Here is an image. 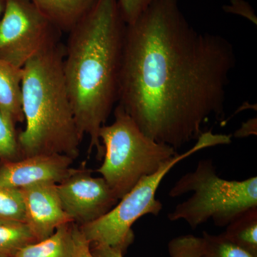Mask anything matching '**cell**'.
<instances>
[{"mask_svg": "<svg viewBox=\"0 0 257 257\" xmlns=\"http://www.w3.org/2000/svg\"><path fill=\"white\" fill-rule=\"evenodd\" d=\"M235 65L229 40L193 28L179 0H155L126 25L118 104L147 136L177 151L224 117Z\"/></svg>", "mask_w": 257, "mask_h": 257, "instance_id": "obj_1", "label": "cell"}, {"mask_svg": "<svg viewBox=\"0 0 257 257\" xmlns=\"http://www.w3.org/2000/svg\"><path fill=\"white\" fill-rule=\"evenodd\" d=\"M126 27L117 0H97L64 46V77L76 123L100 161L99 131L118 102Z\"/></svg>", "mask_w": 257, "mask_h": 257, "instance_id": "obj_2", "label": "cell"}, {"mask_svg": "<svg viewBox=\"0 0 257 257\" xmlns=\"http://www.w3.org/2000/svg\"><path fill=\"white\" fill-rule=\"evenodd\" d=\"M64 46L60 43L23 67L22 105L26 126L18 142L23 157L62 155L75 160L79 133L63 73Z\"/></svg>", "mask_w": 257, "mask_h": 257, "instance_id": "obj_3", "label": "cell"}, {"mask_svg": "<svg viewBox=\"0 0 257 257\" xmlns=\"http://www.w3.org/2000/svg\"><path fill=\"white\" fill-rule=\"evenodd\" d=\"M192 196L168 214L171 221H185L192 229L211 220L228 226L243 213L257 207V177L228 180L218 176L213 160H201L195 170L182 176L169 192L170 197Z\"/></svg>", "mask_w": 257, "mask_h": 257, "instance_id": "obj_4", "label": "cell"}, {"mask_svg": "<svg viewBox=\"0 0 257 257\" xmlns=\"http://www.w3.org/2000/svg\"><path fill=\"white\" fill-rule=\"evenodd\" d=\"M99 139L104 153L96 172L119 200L140 179L155 173L179 154L173 147L147 136L119 104L114 121L100 128Z\"/></svg>", "mask_w": 257, "mask_h": 257, "instance_id": "obj_5", "label": "cell"}, {"mask_svg": "<svg viewBox=\"0 0 257 257\" xmlns=\"http://www.w3.org/2000/svg\"><path fill=\"white\" fill-rule=\"evenodd\" d=\"M231 142L230 135L205 132L190 150L178 154L155 173L140 179L109 212L95 221L79 226V229L91 244L107 245L124 253L135 239L133 224L147 214L158 216L163 209V204L156 198V193L166 175L179 162L200 150L229 145Z\"/></svg>", "mask_w": 257, "mask_h": 257, "instance_id": "obj_6", "label": "cell"}, {"mask_svg": "<svg viewBox=\"0 0 257 257\" xmlns=\"http://www.w3.org/2000/svg\"><path fill=\"white\" fill-rule=\"evenodd\" d=\"M61 33L30 0H5L0 19V59L23 69L61 43Z\"/></svg>", "mask_w": 257, "mask_h": 257, "instance_id": "obj_7", "label": "cell"}, {"mask_svg": "<svg viewBox=\"0 0 257 257\" xmlns=\"http://www.w3.org/2000/svg\"><path fill=\"white\" fill-rule=\"evenodd\" d=\"M57 191L64 211L79 226L99 219L119 201L105 180L89 170L77 169L57 184Z\"/></svg>", "mask_w": 257, "mask_h": 257, "instance_id": "obj_8", "label": "cell"}, {"mask_svg": "<svg viewBox=\"0 0 257 257\" xmlns=\"http://www.w3.org/2000/svg\"><path fill=\"white\" fill-rule=\"evenodd\" d=\"M74 160L62 155H35L0 167V188L21 189L40 182L60 183L75 172Z\"/></svg>", "mask_w": 257, "mask_h": 257, "instance_id": "obj_9", "label": "cell"}, {"mask_svg": "<svg viewBox=\"0 0 257 257\" xmlns=\"http://www.w3.org/2000/svg\"><path fill=\"white\" fill-rule=\"evenodd\" d=\"M26 224L37 241L51 236L62 225L72 223L59 197L57 184L45 182L21 188Z\"/></svg>", "mask_w": 257, "mask_h": 257, "instance_id": "obj_10", "label": "cell"}, {"mask_svg": "<svg viewBox=\"0 0 257 257\" xmlns=\"http://www.w3.org/2000/svg\"><path fill=\"white\" fill-rule=\"evenodd\" d=\"M23 69L0 59V111L6 121L15 127L23 121L22 81Z\"/></svg>", "mask_w": 257, "mask_h": 257, "instance_id": "obj_11", "label": "cell"}, {"mask_svg": "<svg viewBox=\"0 0 257 257\" xmlns=\"http://www.w3.org/2000/svg\"><path fill=\"white\" fill-rule=\"evenodd\" d=\"M61 32H68L97 0H30Z\"/></svg>", "mask_w": 257, "mask_h": 257, "instance_id": "obj_12", "label": "cell"}, {"mask_svg": "<svg viewBox=\"0 0 257 257\" xmlns=\"http://www.w3.org/2000/svg\"><path fill=\"white\" fill-rule=\"evenodd\" d=\"M73 224L62 225L49 237L26 245L13 257H72Z\"/></svg>", "mask_w": 257, "mask_h": 257, "instance_id": "obj_13", "label": "cell"}, {"mask_svg": "<svg viewBox=\"0 0 257 257\" xmlns=\"http://www.w3.org/2000/svg\"><path fill=\"white\" fill-rule=\"evenodd\" d=\"M225 237L257 257V207L248 209L226 226Z\"/></svg>", "mask_w": 257, "mask_h": 257, "instance_id": "obj_14", "label": "cell"}, {"mask_svg": "<svg viewBox=\"0 0 257 257\" xmlns=\"http://www.w3.org/2000/svg\"><path fill=\"white\" fill-rule=\"evenodd\" d=\"M36 241L26 223L0 222V255L13 257L20 248Z\"/></svg>", "mask_w": 257, "mask_h": 257, "instance_id": "obj_15", "label": "cell"}, {"mask_svg": "<svg viewBox=\"0 0 257 257\" xmlns=\"http://www.w3.org/2000/svg\"><path fill=\"white\" fill-rule=\"evenodd\" d=\"M0 222H26V211L21 189L0 188Z\"/></svg>", "mask_w": 257, "mask_h": 257, "instance_id": "obj_16", "label": "cell"}, {"mask_svg": "<svg viewBox=\"0 0 257 257\" xmlns=\"http://www.w3.org/2000/svg\"><path fill=\"white\" fill-rule=\"evenodd\" d=\"M204 248L203 257H256L231 242L223 234L203 232Z\"/></svg>", "mask_w": 257, "mask_h": 257, "instance_id": "obj_17", "label": "cell"}, {"mask_svg": "<svg viewBox=\"0 0 257 257\" xmlns=\"http://www.w3.org/2000/svg\"><path fill=\"white\" fill-rule=\"evenodd\" d=\"M204 248L203 238L192 234L177 236L168 243L170 257H203Z\"/></svg>", "mask_w": 257, "mask_h": 257, "instance_id": "obj_18", "label": "cell"}, {"mask_svg": "<svg viewBox=\"0 0 257 257\" xmlns=\"http://www.w3.org/2000/svg\"><path fill=\"white\" fill-rule=\"evenodd\" d=\"M20 153L15 127L6 121L0 111V159H13Z\"/></svg>", "mask_w": 257, "mask_h": 257, "instance_id": "obj_19", "label": "cell"}, {"mask_svg": "<svg viewBox=\"0 0 257 257\" xmlns=\"http://www.w3.org/2000/svg\"><path fill=\"white\" fill-rule=\"evenodd\" d=\"M155 0H117L120 13L126 25L134 23Z\"/></svg>", "mask_w": 257, "mask_h": 257, "instance_id": "obj_20", "label": "cell"}, {"mask_svg": "<svg viewBox=\"0 0 257 257\" xmlns=\"http://www.w3.org/2000/svg\"><path fill=\"white\" fill-rule=\"evenodd\" d=\"M73 251L72 257H93L91 251V243L82 232L78 224L74 223L72 227Z\"/></svg>", "mask_w": 257, "mask_h": 257, "instance_id": "obj_21", "label": "cell"}, {"mask_svg": "<svg viewBox=\"0 0 257 257\" xmlns=\"http://www.w3.org/2000/svg\"><path fill=\"white\" fill-rule=\"evenodd\" d=\"M223 9L226 13L239 15L256 25L257 18L254 11L245 0H230L229 4L225 5Z\"/></svg>", "mask_w": 257, "mask_h": 257, "instance_id": "obj_22", "label": "cell"}, {"mask_svg": "<svg viewBox=\"0 0 257 257\" xmlns=\"http://www.w3.org/2000/svg\"><path fill=\"white\" fill-rule=\"evenodd\" d=\"M93 257H124V253L117 248L104 244H91Z\"/></svg>", "mask_w": 257, "mask_h": 257, "instance_id": "obj_23", "label": "cell"}, {"mask_svg": "<svg viewBox=\"0 0 257 257\" xmlns=\"http://www.w3.org/2000/svg\"><path fill=\"white\" fill-rule=\"evenodd\" d=\"M5 7V0H0V18L3 15V12H4Z\"/></svg>", "mask_w": 257, "mask_h": 257, "instance_id": "obj_24", "label": "cell"}, {"mask_svg": "<svg viewBox=\"0 0 257 257\" xmlns=\"http://www.w3.org/2000/svg\"><path fill=\"white\" fill-rule=\"evenodd\" d=\"M0 257H9V256H5V255H0Z\"/></svg>", "mask_w": 257, "mask_h": 257, "instance_id": "obj_25", "label": "cell"}]
</instances>
